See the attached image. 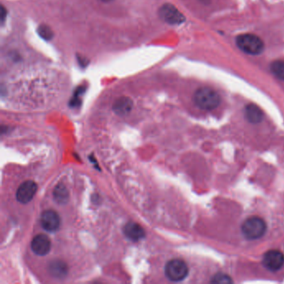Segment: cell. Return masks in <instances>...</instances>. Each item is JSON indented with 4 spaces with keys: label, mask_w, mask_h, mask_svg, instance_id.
Wrapping results in <instances>:
<instances>
[{
    "label": "cell",
    "mask_w": 284,
    "mask_h": 284,
    "mask_svg": "<svg viewBox=\"0 0 284 284\" xmlns=\"http://www.w3.org/2000/svg\"><path fill=\"white\" fill-rule=\"evenodd\" d=\"M193 101L200 109L214 110L220 104L221 97L215 90L210 88H200L195 92Z\"/></svg>",
    "instance_id": "cell-1"
},
{
    "label": "cell",
    "mask_w": 284,
    "mask_h": 284,
    "mask_svg": "<svg viewBox=\"0 0 284 284\" xmlns=\"http://www.w3.org/2000/svg\"><path fill=\"white\" fill-rule=\"evenodd\" d=\"M267 223L259 217L253 216L242 223V235L249 240H256L263 237L267 231Z\"/></svg>",
    "instance_id": "cell-2"
},
{
    "label": "cell",
    "mask_w": 284,
    "mask_h": 284,
    "mask_svg": "<svg viewBox=\"0 0 284 284\" xmlns=\"http://www.w3.org/2000/svg\"><path fill=\"white\" fill-rule=\"evenodd\" d=\"M236 45L245 54L251 55L260 54L264 50L263 40L253 33H245L237 36Z\"/></svg>",
    "instance_id": "cell-3"
},
{
    "label": "cell",
    "mask_w": 284,
    "mask_h": 284,
    "mask_svg": "<svg viewBox=\"0 0 284 284\" xmlns=\"http://www.w3.org/2000/svg\"><path fill=\"white\" fill-rule=\"evenodd\" d=\"M188 267L182 259H172L165 265V276L172 282H180L188 275Z\"/></svg>",
    "instance_id": "cell-4"
},
{
    "label": "cell",
    "mask_w": 284,
    "mask_h": 284,
    "mask_svg": "<svg viewBox=\"0 0 284 284\" xmlns=\"http://www.w3.org/2000/svg\"><path fill=\"white\" fill-rule=\"evenodd\" d=\"M160 19L172 25H179L185 22V17L171 4H165L158 11Z\"/></svg>",
    "instance_id": "cell-5"
},
{
    "label": "cell",
    "mask_w": 284,
    "mask_h": 284,
    "mask_svg": "<svg viewBox=\"0 0 284 284\" xmlns=\"http://www.w3.org/2000/svg\"><path fill=\"white\" fill-rule=\"evenodd\" d=\"M263 264L268 271L277 272L284 266V254L279 250H269L263 255Z\"/></svg>",
    "instance_id": "cell-6"
},
{
    "label": "cell",
    "mask_w": 284,
    "mask_h": 284,
    "mask_svg": "<svg viewBox=\"0 0 284 284\" xmlns=\"http://www.w3.org/2000/svg\"><path fill=\"white\" fill-rule=\"evenodd\" d=\"M38 191V185L35 182L27 180L22 183L16 192V198L19 202L26 205L33 199Z\"/></svg>",
    "instance_id": "cell-7"
},
{
    "label": "cell",
    "mask_w": 284,
    "mask_h": 284,
    "mask_svg": "<svg viewBox=\"0 0 284 284\" xmlns=\"http://www.w3.org/2000/svg\"><path fill=\"white\" fill-rule=\"evenodd\" d=\"M40 223L45 230L54 232L59 230L60 228L61 219L56 211L50 209L43 212L40 218Z\"/></svg>",
    "instance_id": "cell-8"
},
{
    "label": "cell",
    "mask_w": 284,
    "mask_h": 284,
    "mask_svg": "<svg viewBox=\"0 0 284 284\" xmlns=\"http://www.w3.org/2000/svg\"><path fill=\"white\" fill-rule=\"evenodd\" d=\"M32 251L38 256H45L51 249V240L44 233L36 235L31 242Z\"/></svg>",
    "instance_id": "cell-9"
},
{
    "label": "cell",
    "mask_w": 284,
    "mask_h": 284,
    "mask_svg": "<svg viewBox=\"0 0 284 284\" xmlns=\"http://www.w3.org/2000/svg\"><path fill=\"white\" fill-rule=\"evenodd\" d=\"M124 232L129 239L137 242L145 237V231L139 223L129 222L124 227Z\"/></svg>",
    "instance_id": "cell-10"
},
{
    "label": "cell",
    "mask_w": 284,
    "mask_h": 284,
    "mask_svg": "<svg viewBox=\"0 0 284 284\" xmlns=\"http://www.w3.org/2000/svg\"><path fill=\"white\" fill-rule=\"evenodd\" d=\"M132 108H133V101L129 97H120L113 103V112L117 115H126L132 110Z\"/></svg>",
    "instance_id": "cell-11"
},
{
    "label": "cell",
    "mask_w": 284,
    "mask_h": 284,
    "mask_svg": "<svg viewBox=\"0 0 284 284\" xmlns=\"http://www.w3.org/2000/svg\"><path fill=\"white\" fill-rule=\"evenodd\" d=\"M50 274L56 278H64L68 274V266L62 260L52 261L49 267Z\"/></svg>",
    "instance_id": "cell-12"
},
{
    "label": "cell",
    "mask_w": 284,
    "mask_h": 284,
    "mask_svg": "<svg viewBox=\"0 0 284 284\" xmlns=\"http://www.w3.org/2000/svg\"><path fill=\"white\" fill-rule=\"evenodd\" d=\"M245 116L249 123L257 125L262 122L263 118V111L255 104H248L245 108Z\"/></svg>",
    "instance_id": "cell-13"
},
{
    "label": "cell",
    "mask_w": 284,
    "mask_h": 284,
    "mask_svg": "<svg viewBox=\"0 0 284 284\" xmlns=\"http://www.w3.org/2000/svg\"><path fill=\"white\" fill-rule=\"evenodd\" d=\"M54 200L59 205H64L68 202V191L65 186L63 184L57 185L54 188Z\"/></svg>",
    "instance_id": "cell-14"
},
{
    "label": "cell",
    "mask_w": 284,
    "mask_h": 284,
    "mask_svg": "<svg viewBox=\"0 0 284 284\" xmlns=\"http://www.w3.org/2000/svg\"><path fill=\"white\" fill-rule=\"evenodd\" d=\"M270 70L272 74L277 79L284 81V61L283 60H275L270 65Z\"/></svg>",
    "instance_id": "cell-15"
},
{
    "label": "cell",
    "mask_w": 284,
    "mask_h": 284,
    "mask_svg": "<svg viewBox=\"0 0 284 284\" xmlns=\"http://www.w3.org/2000/svg\"><path fill=\"white\" fill-rule=\"evenodd\" d=\"M38 35L41 37V38H44L45 40L52 39L53 36H54V33L52 31L51 28H50V26L45 25V24H42L40 25L38 28Z\"/></svg>",
    "instance_id": "cell-16"
},
{
    "label": "cell",
    "mask_w": 284,
    "mask_h": 284,
    "mask_svg": "<svg viewBox=\"0 0 284 284\" xmlns=\"http://www.w3.org/2000/svg\"><path fill=\"white\" fill-rule=\"evenodd\" d=\"M211 282L213 283H232V280L228 275L219 273L212 278Z\"/></svg>",
    "instance_id": "cell-17"
},
{
    "label": "cell",
    "mask_w": 284,
    "mask_h": 284,
    "mask_svg": "<svg viewBox=\"0 0 284 284\" xmlns=\"http://www.w3.org/2000/svg\"><path fill=\"white\" fill-rule=\"evenodd\" d=\"M1 12H2V21L4 22V20H5V14H6V11H5V7H2V11H1Z\"/></svg>",
    "instance_id": "cell-18"
},
{
    "label": "cell",
    "mask_w": 284,
    "mask_h": 284,
    "mask_svg": "<svg viewBox=\"0 0 284 284\" xmlns=\"http://www.w3.org/2000/svg\"><path fill=\"white\" fill-rule=\"evenodd\" d=\"M100 1H102V2H104V3H109V2H112V1H113V0H100Z\"/></svg>",
    "instance_id": "cell-19"
}]
</instances>
